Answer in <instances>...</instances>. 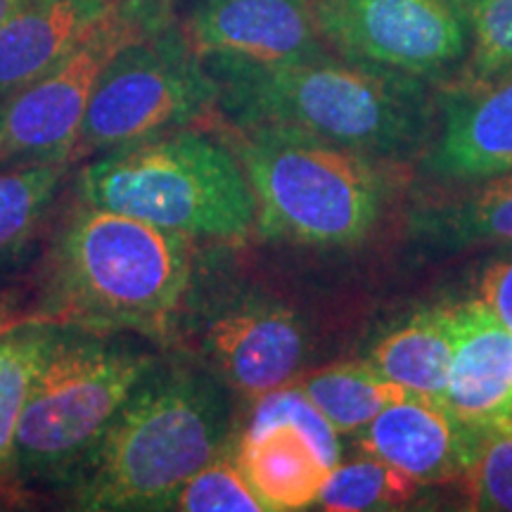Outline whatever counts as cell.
I'll list each match as a JSON object with an SVG mask.
<instances>
[{
    "mask_svg": "<svg viewBox=\"0 0 512 512\" xmlns=\"http://www.w3.org/2000/svg\"><path fill=\"white\" fill-rule=\"evenodd\" d=\"M230 126L306 133L380 162L403 159L434 138L437 107L427 83L344 57L252 62L202 57Z\"/></svg>",
    "mask_w": 512,
    "mask_h": 512,
    "instance_id": "6da1fadb",
    "label": "cell"
},
{
    "mask_svg": "<svg viewBox=\"0 0 512 512\" xmlns=\"http://www.w3.org/2000/svg\"><path fill=\"white\" fill-rule=\"evenodd\" d=\"M192 287L190 240L119 211L81 202L50 254L34 323L166 339Z\"/></svg>",
    "mask_w": 512,
    "mask_h": 512,
    "instance_id": "7a4b0ae2",
    "label": "cell"
},
{
    "mask_svg": "<svg viewBox=\"0 0 512 512\" xmlns=\"http://www.w3.org/2000/svg\"><path fill=\"white\" fill-rule=\"evenodd\" d=\"M230 411L216 377L147 370L76 475V508L169 510L176 491L226 448Z\"/></svg>",
    "mask_w": 512,
    "mask_h": 512,
    "instance_id": "3957f363",
    "label": "cell"
},
{
    "mask_svg": "<svg viewBox=\"0 0 512 512\" xmlns=\"http://www.w3.org/2000/svg\"><path fill=\"white\" fill-rule=\"evenodd\" d=\"M79 197L188 240L238 242L256 228L235 152L188 126L102 152L79 171Z\"/></svg>",
    "mask_w": 512,
    "mask_h": 512,
    "instance_id": "277c9868",
    "label": "cell"
},
{
    "mask_svg": "<svg viewBox=\"0 0 512 512\" xmlns=\"http://www.w3.org/2000/svg\"><path fill=\"white\" fill-rule=\"evenodd\" d=\"M256 202L264 238L313 247L361 242L380 219L392 176L375 157L306 133L226 126Z\"/></svg>",
    "mask_w": 512,
    "mask_h": 512,
    "instance_id": "5b68a950",
    "label": "cell"
},
{
    "mask_svg": "<svg viewBox=\"0 0 512 512\" xmlns=\"http://www.w3.org/2000/svg\"><path fill=\"white\" fill-rule=\"evenodd\" d=\"M155 358L102 332L60 328L31 384L12 463L31 479H67L100 444Z\"/></svg>",
    "mask_w": 512,
    "mask_h": 512,
    "instance_id": "8992f818",
    "label": "cell"
},
{
    "mask_svg": "<svg viewBox=\"0 0 512 512\" xmlns=\"http://www.w3.org/2000/svg\"><path fill=\"white\" fill-rule=\"evenodd\" d=\"M219 88L174 19L126 43L95 83L74 159L185 128L216 110Z\"/></svg>",
    "mask_w": 512,
    "mask_h": 512,
    "instance_id": "52a82bcc",
    "label": "cell"
},
{
    "mask_svg": "<svg viewBox=\"0 0 512 512\" xmlns=\"http://www.w3.org/2000/svg\"><path fill=\"white\" fill-rule=\"evenodd\" d=\"M169 0H117L102 22L53 69L0 102V169L72 155L102 69L126 43L164 27Z\"/></svg>",
    "mask_w": 512,
    "mask_h": 512,
    "instance_id": "ba28073f",
    "label": "cell"
},
{
    "mask_svg": "<svg viewBox=\"0 0 512 512\" xmlns=\"http://www.w3.org/2000/svg\"><path fill=\"white\" fill-rule=\"evenodd\" d=\"M323 46L349 62L434 83L463 69V0H311Z\"/></svg>",
    "mask_w": 512,
    "mask_h": 512,
    "instance_id": "9c48e42d",
    "label": "cell"
},
{
    "mask_svg": "<svg viewBox=\"0 0 512 512\" xmlns=\"http://www.w3.org/2000/svg\"><path fill=\"white\" fill-rule=\"evenodd\" d=\"M200 342L216 375L254 399L290 384L306 356L302 320L290 306L266 297H242L211 311Z\"/></svg>",
    "mask_w": 512,
    "mask_h": 512,
    "instance_id": "30bf717a",
    "label": "cell"
},
{
    "mask_svg": "<svg viewBox=\"0 0 512 512\" xmlns=\"http://www.w3.org/2000/svg\"><path fill=\"white\" fill-rule=\"evenodd\" d=\"M181 27L202 57L297 62L325 53L311 0H185Z\"/></svg>",
    "mask_w": 512,
    "mask_h": 512,
    "instance_id": "8fae6325",
    "label": "cell"
},
{
    "mask_svg": "<svg viewBox=\"0 0 512 512\" xmlns=\"http://www.w3.org/2000/svg\"><path fill=\"white\" fill-rule=\"evenodd\" d=\"M453 354L444 403L475 430H512V332L482 299L446 306Z\"/></svg>",
    "mask_w": 512,
    "mask_h": 512,
    "instance_id": "7c38bea8",
    "label": "cell"
},
{
    "mask_svg": "<svg viewBox=\"0 0 512 512\" xmlns=\"http://www.w3.org/2000/svg\"><path fill=\"white\" fill-rule=\"evenodd\" d=\"M484 439V432L460 420L446 403L408 396L363 427L361 448L420 484H444L465 477Z\"/></svg>",
    "mask_w": 512,
    "mask_h": 512,
    "instance_id": "4fadbf2b",
    "label": "cell"
},
{
    "mask_svg": "<svg viewBox=\"0 0 512 512\" xmlns=\"http://www.w3.org/2000/svg\"><path fill=\"white\" fill-rule=\"evenodd\" d=\"M425 166L448 181H484L512 171V74L441 100V126Z\"/></svg>",
    "mask_w": 512,
    "mask_h": 512,
    "instance_id": "5bb4252c",
    "label": "cell"
},
{
    "mask_svg": "<svg viewBox=\"0 0 512 512\" xmlns=\"http://www.w3.org/2000/svg\"><path fill=\"white\" fill-rule=\"evenodd\" d=\"M117 0H24L0 27V102L67 57Z\"/></svg>",
    "mask_w": 512,
    "mask_h": 512,
    "instance_id": "9a60e30c",
    "label": "cell"
},
{
    "mask_svg": "<svg viewBox=\"0 0 512 512\" xmlns=\"http://www.w3.org/2000/svg\"><path fill=\"white\" fill-rule=\"evenodd\" d=\"M235 460L268 512L309 508L332 470L292 422L249 425L235 446Z\"/></svg>",
    "mask_w": 512,
    "mask_h": 512,
    "instance_id": "2e32d148",
    "label": "cell"
},
{
    "mask_svg": "<svg viewBox=\"0 0 512 512\" xmlns=\"http://www.w3.org/2000/svg\"><path fill=\"white\" fill-rule=\"evenodd\" d=\"M453 337L446 306L413 313L370 351V363L413 396L444 403Z\"/></svg>",
    "mask_w": 512,
    "mask_h": 512,
    "instance_id": "e0dca14e",
    "label": "cell"
},
{
    "mask_svg": "<svg viewBox=\"0 0 512 512\" xmlns=\"http://www.w3.org/2000/svg\"><path fill=\"white\" fill-rule=\"evenodd\" d=\"M408 226L411 238L446 252L512 242V171L458 200L420 209Z\"/></svg>",
    "mask_w": 512,
    "mask_h": 512,
    "instance_id": "ac0fdd59",
    "label": "cell"
},
{
    "mask_svg": "<svg viewBox=\"0 0 512 512\" xmlns=\"http://www.w3.org/2000/svg\"><path fill=\"white\" fill-rule=\"evenodd\" d=\"M292 384H297L309 396L313 406L330 420L339 434L363 430L384 408L413 396L401 384L387 380L370 363V358L332 363L309 375H297Z\"/></svg>",
    "mask_w": 512,
    "mask_h": 512,
    "instance_id": "d6986e66",
    "label": "cell"
},
{
    "mask_svg": "<svg viewBox=\"0 0 512 512\" xmlns=\"http://www.w3.org/2000/svg\"><path fill=\"white\" fill-rule=\"evenodd\" d=\"M74 162L72 155H55L0 169V261L29 240Z\"/></svg>",
    "mask_w": 512,
    "mask_h": 512,
    "instance_id": "ffe728a7",
    "label": "cell"
},
{
    "mask_svg": "<svg viewBox=\"0 0 512 512\" xmlns=\"http://www.w3.org/2000/svg\"><path fill=\"white\" fill-rule=\"evenodd\" d=\"M57 335V325L34 320L0 335V470L12 463L24 403Z\"/></svg>",
    "mask_w": 512,
    "mask_h": 512,
    "instance_id": "44dd1931",
    "label": "cell"
},
{
    "mask_svg": "<svg viewBox=\"0 0 512 512\" xmlns=\"http://www.w3.org/2000/svg\"><path fill=\"white\" fill-rule=\"evenodd\" d=\"M420 486L418 479L399 467L370 456L332 467L316 503L328 512L396 510L411 503Z\"/></svg>",
    "mask_w": 512,
    "mask_h": 512,
    "instance_id": "7402d4cb",
    "label": "cell"
},
{
    "mask_svg": "<svg viewBox=\"0 0 512 512\" xmlns=\"http://www.w3.org/2000/svg\"><path fill=\"white\" fill-rule=\"evenodd\" d=\"M470 50L458 88H479L512 74V0H463Z\"/></svg>",
    "mask_w": 512,
    "mask_h": 512,
    "instance_id": "603a6c76",
    "label": "cell"
},
{
    "mask_svg": "<svg viewBox=\"0 0 512 512\" xmlns=\"http://www.w3.org/2000/svg\"><path fill=\"white\" fill-rule=\"evenodd\" d=\"M169 510L261 512L264 505L242 475L238 460H235V451L226 453V448H223L219 456L211 458L176 491Z\"/></svg>",
    "mask_w": 512,
    "mask_h": 512,
    "instance_id": "cb8c5ba5",
    "label": "cell"
},
{
    "mask_svg": "<svg viewBox=\"0 0 512 512\" xmlns=\"http://www.w3.org/2000/svg\"><path fill=\"white\" fill-rule=\"evenodd\" d=\"M266 422H292L313 441L325 463L330 467L339 465V458H342L339 432L297 384L290 382L285 387L256 396L249 425H266Z\"/></svg>",
    "mask_w": 512,
    "mask_h": 512,
    "instance_id": "d4e9b609",
    "label": "cell"
},
{
    "mask_svg": "<svg viewBox=\"0 0 512 512\" xmlns=\"http://www.w3.org/2000/svg\"><path fill=\"white\" fill-rule=\"evenodd\" d=\"M460 482L470 510L512 512V430L486 434L475 463Z\"/></svg>",
    "mask_w": 512,
    "mask_h": 512,
    "instance_id": "484cf974",
    "label": "cell"
},
{
    "mask_svg": "<svg viewBox=\"0 0 512 512\" xmlns=\"http://www.w3.org/2000/svg\"><path fill=\"white\" fill-rule=\"evenodd\" d=\"M477 299L512 332V256L486 266L479 278Z\"/></svg>",
    "mask_w": 512,
    "mask_h": 512,
    "instance_id": "4316f807",
    "label": "cell"
},
{
    "mask_svg": "<svg viewBox=\"0 0 512 512\" xmlns=\"http://www.w3.org/2000/svg\"><path fill=\"white\" fill-rule=\"evenodd\" d=\"M29 320L31 316H17L8 304L0 302V335H5V332H10L12 328H17V325L29 323Z\"/></svg>",
    "mask_w": 512,
    "mask_h": 512,
    "instance_id": "83f0119b",
    "label": "cell"
},
{
    "mask_svg": "<svg viewBox=\"0 0 512 512\" xmlns=\"http://www.w3.org/2000/svg\"><path fill=\"white\" fill-rule=\"evenodd\" d=\"M24 0H0V27H3L8 19L15 15V12L22 8Z\"/></svg>",
    "mask_w": 512,
    "mask_h": 512,
    "instance_id": "f1b7e54d",
    "label": "cell"
}]
</instances>
